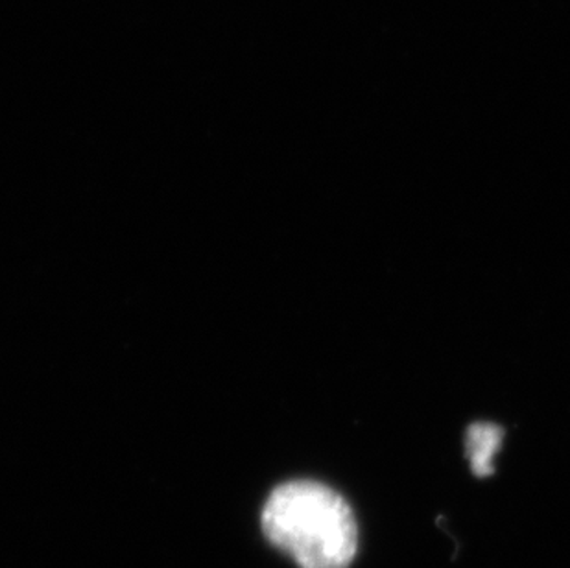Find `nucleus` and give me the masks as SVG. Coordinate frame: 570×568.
Here are the masks:
<instances>
[{"label": "nucleus", "mask_w": 570, "mask_h": 568, "mask_svg": "<svg viewBox=\"0 0 570 568\" xmlns=\"http://www.w3.org/2000/svg\"><path fill=\"white\" fill-rule=\"evenodd\" d=\"M502 430L493 424H473L468 434V452L476 477H488L493 472V456L499 451Z\"/></svg>", "instance_id": "f03ea898"}, {"label": "nucleus", "mask_w": 570, "mask_h": 568, "mask_svg": "<svg viewBox=\"0 0 570 568\" xmlns=\"http://www.w3.org/2000/svg\"><path fill=\"white\" fill-rule=\"evenodd\" d=\"M263 531L299 568H350L358 548L351 506L334 489L314 480L275 488L264 505Z\"/></svg>", "instance_id": "f257e3e1"}]
</instances>
